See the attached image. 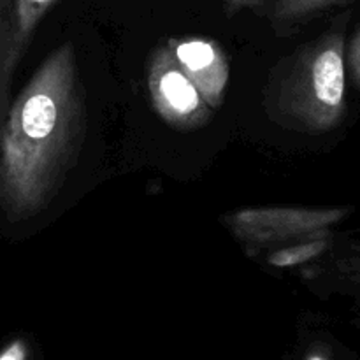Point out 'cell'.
Returning <instances> with one entry per match:
<instances>
[{
    "instance_id": "obj_1",
    "label": "cell",
    "mask_w": 360,
    "mask_h": 360,
    "mask_svg": "<svg viewBox=\"0 0 360 360\" xmlns=\"http://www.w3.org/2000/svg\"><path fill=\"white\" fill-rule=\"evenodd\" d=\"M88 125L86 90L72 42L53 49L11 101L0 125V211L37 217L77 164Z\"/></svg>"
},
{
    "instance_id": "obj_2",
    "label": "cell",
    "mask_w": 360,
    "mask_h": 360,
    "mask_svg": "<svg viewBox=\"0 0 360 360\" xmlns=\"http://www.w3.org/2000/svg\"><path fill=\"white\" fill-rule=\"evenodd\" d=\"M345 34L333 28L295 49L271 72L264 109L276 125L302 134H323L347 109Z\"/></svg>"
},
{
    "instance_id": "obj_3",
    "label": "cell",
    "mask_w": 360,
    "mask_h": 360,
    "mask_svg": "<svg viewBox=\"0 0 360 360\" xmlns=\"http://www.w3.org/2000/svg\"><path fill=\"white\" fill-rule=\"evenodd\" d=\"M350 207H246L225 217L234 238L248 246H274L323 238Z\"/></svg>"
},
{
    "instance_id": "obj_4",
    "label": "cell",
    "mask_w": 360,
    "mask_h": 360,
    "mask_svg": "<svg viewBox=\"0 0 360 360\" xmlns=\"http://www.w3.org/2000/svg\"><path fill=\"white\" fill-rule=\"evenodd\" d=\"M146 84L155 112L172 129L192 132L211 120L213 109L179 67L167 42L157 46L150 55Z\"/></svg>"
},
{
    "instance_id": "obj_5",
    "label": "cell",
    "mask_w": 360,
    "mask_h": 360,
    "mask_svg": "<svg viewBox=\"0 0 360 360\" xmlns=\"http://www.w3.org/2000/svg\"><path fill=\"white\" fill-rule=\"evenodd\" d=\"M56 0H0V125L9 109L16 70L41 21Z\"/></svg>"
},
{
    "instance_id": "obj_6",
    "label": "cell",
    "mask_w": 360,
    "mask_h": 360,
    "mask_svg": "<svg viewBox=\"0 0 360 360\" xmlns=\"http://www.w3.org/2000/svg\"><path fill=\"white\" fill-rule=\"evenodd\" d=\"M167 44L207 105L213 111L221 108L231 77V65L220 42L211 37H172Z\"/></svg>"
},
{
    "instance_id": "obj_7",
    "label": "cell",
    "mask_w": 360,
    "mask_h": 360,
    "mask_svg": "<svg viewBox=\"0 0 360 360\" xmlns=\"http://www.w3.org/2000/svg\"><path fill=\"white\" fill-rule=\"evenodd\" d=\"M340 2L343 0H276L269 14L271 25L276 34L287 35L306 20Z\"/></svg>"
},
{
    "instance_id": "obj_8",
    "label": "cell",
    "mask_w": 360,
    "mask_h": 360,
    "mask_svg": "<svg viewBox=\"0 0 360 360\" xmlns=\"http://www.w3.org/2000/svg\"><path fill=\"white\" fill-rule=\"evenodd\" d=\"M327 248V239L326 238H313L306 239V241L294 243L292 246L287 248H280L276 252L271 253L267 257V264L274 267H294L301 266V264L309 262V260L316 259L322 255Z\"/></svg>"
},
{
    "instance_id": "obj_9",
    "label": "cell",
    "mask_w": 360,
    "mask_h": 360,
    "mask_svg": "<svg viewBox=\"0 0 360 360\" xmlns=\"http://www.w3.org/2000/svg\"><path fill=\"white\" fill-rule=\"evenodd\" d=\"M348 65H350L354 81L360 88V30L355 34V37L352 39L350 51H348Z\"/></svg>"
},
{
    "instance_id": "obj_10",
    "label": "cell",
    "mask_w": 360,
    "mask_h": 360,
    "mask_svg": "<svg viewBox=\"0 0 360 360\" xmlns=\"http://www.w3.org/2000/svg\"><path fill=\"white\" fill-rule=\"evenodd\" d=\"M28 347L23 340H14L0 350V360H27Z\"/></svg>"
},
{
    "instance_id": "obj_11",
    "label": "cell",
    "mask_w": 360,
    "mask_h": 360,
    "mask_svg": "<svg viewBox=\"0 0 360 360\" xmlns=\"http://www.w3.org/2000/svg\"><path fill=\"white\" fill-rule=\"evenodd\" d=\"M221 2H224L225 13H227L229 16H232V14L239 13V11H243V9L259 6L262 0H221Z\"/></svg>"
},
{
    "instance_id": "obj_12",
    "label": "cell",
    "mask_w": 360,
    "mask_h": 360,
    "mask_svg": "<svg viewBox=\"0 0 360 360\" xmlns=\"http://www.w3.org/2000/svg\"><path fill=\"white\" fill-rule=\"evenodd\" d=\"M304 360H330V357L322 350V348H313V350H309L308 354H306Z\"/></svg>"
}]
</instances>
